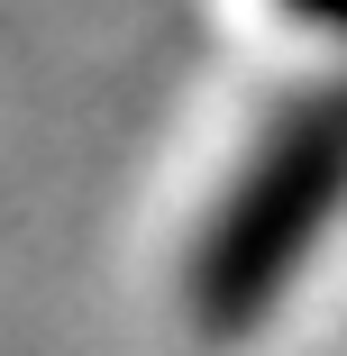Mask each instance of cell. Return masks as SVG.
Returning <instances> with one entry per match:
<instances>
[{"instance_id": "7a4b0ae2", "label": "cell", "mask_w": 347, "mask_h": 356, "mask_svg": "<svg viewBox=\"0 0 347 356\" xmlns=\"http://www.w3.org/2000/svg\"><path fill=\"white\" fill-rule=\"evenodd\" d=\"M284 19H302V28H329V37H347V0H284Z\"/></svg>"}, {"instance_id": "6da1fadb", "label": "cell", "mask_w": 347, "mask_h": 356, "mask_svg": "<svg viewBox=\"0 0 347 356\" xmlns=\"http://www.w3.org/2000/svg\"><path fill=\"white\" fill-rule=\"evenodd\" d=\"M347 210V83L293 101L256 137L247 174L211 210V229L192 247V311L201 329H256L284 283L311 265L329 220Z\"/></svg>"}]
</instances>
